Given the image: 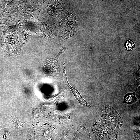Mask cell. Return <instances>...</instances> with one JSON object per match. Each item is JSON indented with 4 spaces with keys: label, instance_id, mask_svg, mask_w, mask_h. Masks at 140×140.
Here are the masks:
<instances>
[{
    "label": "cell",
    "instance_id": "obj_4",
    "mask_svg": "<svg viewBox=\"0 0 140 140\" xmlns=\"http://www.w3.org/2000/svg\"><path fill=\"white\" fill-rule=\"evenodd\" d=\"M64 48L60 49L57 56L54 58L48 59L46 63V67L48 74L51 76L56 77L59 75L61 68L58 62V59L64 51Z\"/></svg>",
    "mask_w": 140,
    "mask_h": 140
},
{
    "label": "cell",
    "instance_id": "obj_8",
    "mask_svg": "<svg viewBox=\"0 0 140 140\" xmlns=\"http://www.w3.org/2000/svg\"><path fill=\"white\" fill-rule=\"evenodd\" d=\"M140 131L137 133V131L135 132L134 133V138L135 140H140Z\"/></svg>",
    "mask_w": 140,
    "mask_h": 140
},
{
    "label": "cell",
    "instance_id": "obj_1",
    "mask_svg": "<svg viewBox=\"0 0 140 140\" xmlns=\"http://www.w3.org/2000/svg\"><path fill=\"white\" fill-rule=\"evenodd\" d=\"M92 132L97 140H116L117 139L115 127L104 122L95 123L92 127Z\"/></svg>",
    "mask_w": 140,
    "mask_h": 140
},
{
    "label": "cell",
    "instance_id": "obj_9",
    "mask_svg": "<svg viewBox=\"0 0 140 140\" xmlns=\"http://www.w3.org/2000/svg\"><path fill=\"white\" fill-rule=\"evenodd\" d=\"M88 132H87V133H88V135L89 136V138L90 139V140H92V139H91V138H90V135H89V133L88 132Z\"/></svg>",
    "mask_w": 140,
    "mask_h": 140
},
{
    "label": "cell",
    "instance_id": "obj_7",
    "mask_svg": "<svg viewBox=\"0 0 140 140\" xmlns=\"http://www.w3.org/2000/svg\"><path fill=\"white\" fill-rule=\"evenodd\" d=\"M135 45L133 42L131 41H127L125 44V47L127 51H132L134 49Z\"/></svg>",
    "mask_w": 140,
    "mask_h": 140
},
{
    "label": "cell",
    "instance_id": "obj_2",
    "mask_svg": "<svg viewBox=\"0 0 140 140\" xmlns=\"http://www.w3.org/2000/svg\"><path fill=\"white\" fill-rule=\"evenodd\" d=\"M77 25L75 16L73 14H66L62 18L60 27L62 37L69 38L72 36L77 30Z\"/></svg>",
    "mask_w": 140,
    "mask_h": 140
},
{
    "label": "cell",
    "instance_id": "obj_6",
    "mask_svg": "<svg viewBox=\"0 0 140 140\" xmlns=\"http://www.w3.org/2000/svg\"><path fill=\"white\" fill-rule=\"evenodd\" d=\"M136 91L137 90L133 93H128L125 95L124 97L123 103L125 104H129L137 101L138 99L135 94Z\"/></svg>",
    "mask_w": 140,
    "mask_h": 140
},
{
    "label": "cell",
    "instance_id": "obj_3",
    "mask_svg": "<svg viewBox=\"0 0 140 140\" xmlns=\"http://www.w3.org/2000/svg\"><path fill=\"white\" fill-rule=\"evenodd\" d=\"M101 118L104 122L111 124L118 128H120L123 124L122 115L109 105H107L104 107Z\"/></svg>",
    "mask_w": 140,
    "mask_h": 140
},
{
    "label": "cell",
    "instance_id": "obj_5",
    "mask_svg": "<svg viewBox=\"0 0 140 140\" xmlns=\"http://www.w3.org/2000/svg\"><path fill=\"white\" fill-rule=\"evenodd\" d=\"M63 72L64 75V83L67 85V86H68L71 89L75 97L79 102L82 105L85 107H88V108L91 107V106L84 100L82 97L81 95L80 94L77 90L76 89L71 87L70 86V85L68 82L66 74V72L64 71Z\"/></svg>",
    "mask_w": 140,
    "mask_h": 140
}]
</instances>
